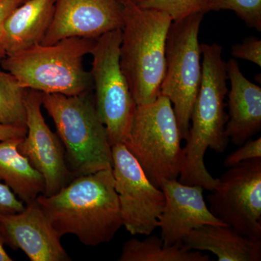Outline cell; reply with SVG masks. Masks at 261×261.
<instances>
[{"instance_id": "cell-1", "label": "cell", "mask_w": 261, "mask_h": 261, "mask_svg": "<svg viewBox=\"0 0 261 261\" xmlns=\"http://www.w3.org/2000/svg\"><path fill=\"white\" fill-rule=\"evenodd\" d=\"M36 201L61 238L74 235L86 246L109 243L123 226L112 168L75 177Z\"/></svg>"}, {"instance_id": "cell-2", "label": "cell", "mask_w": 261, "mask_h": 261, "mask_svg": "<svg viewBox=\"0 0 261 261\" xmlns=\"http://www.w3.org/2000/svg\"><path fill=\"white\" fill-rule=\"evenodd\" d=\"M202 80L193 111L190 130L183 148L184 163L179 181L200 185L212 191L217 179L207 171L204 162L207 149L225 152L229 139L226 135L228 116L225 111L228 92L226 63L219 44H201Z\"/></svg>"}, {"instance_id": "cell-3", "label": "cell", "mask_w": 261, "mask_h": 261, "mask_svg": "<svg viewBox=\"0 0 261 261\" xmlns=\"http://www.w3.org/2000/svg\"><path fill=\"white\" fill-rule=\"evenodd\" d=\"M120 65L137 106L154 102L166 71V39L173 20L165 13L122 4Z\"/></svg>"}, {"instance_id": "cell-4", "label": "cell", "mask_w": 261, "mask_h": 261, "mask_svg": "<svg viewBox=\"0 0 261 261\" xmlns=\"http://www.w3.org/2000/svg\"><path fill=\"white\" fill-rule=\"evenodd\" d=\"M96 39L69 37L55 44H39L6 56L0 65L14 76L20 87L41 93L79 95L92 91L90 71L84 60Z\"/></svg>"}, {"instance_id": "cell-5", "label": "cell", "mask_w": 261, "mask_h": 261, "mask_svg": "<svg viewBox=\"0 0 261 261\" xmlns=\"http://www.w3.org/2000/svg\"><path fill=\"white\" fill-rule=\"evenodd\" d=\"M42 104L56 125L74 178L112 168V146L92 91L74 96L42 93Z\"/></svg>"}, {"instance_id": "cell-6", "label": "cell", "mask_w": 261, "mask_h": 261, "mask_svg": "<svg viewBox=\"0 0 261 261\" xmlns=\"http://www.w3.org/2000/svg\"><path fill=\"white\" fill-rule=\"evenodd\" d=\"M172 104L160 94L154 102L137 106L124 145L149 181L161 187L164 179H177L184 151Z\"/></svg>"}, {"instance_id": "cell-7", "label": "cell", "mask_w": 261, "mask_h": 261, "mask_svg": "<svg viewBox=\"0 0 261 261\" xmlns=\"http://www.w3.org/2000/svg\"><path fill=\"white\" fill-rule=\"evenodd\" d=\"M204 15L197 13L173 20L166 39V71L160 94L172 104L181 139L185 140L202 80L198 37Z\"/></svg>"}, {"instance_id": "cell-8", "label": "cell", "mask_w": 261, "mask_h": 261, "mask_svg": "<svg viewBox=\"0 0 261 261\" xmlns=\"http://www.w3.org/2000/svg\"><path fill=\"white\" fill-rule=\"evenodd\" d=\"M122 29L96 39L90 55L96 110L111 146L126 142L137 104L120 65Z\"/></svg>"}, {"instance_id": "cell-9", "label": "cell", "mask_w": 261, "mask_h": 261, "mask_svg": "<svg viewBox=\"0 0 261 261\" xmlns=\"http://www.w3.org/2000/svg\"><path fill=\"white\" fill-rule=\"evenodd\" d=\"M207 196L215 217L242 234L261 238V159L228 168Z\"/></svg>"}, {"instance_id": "cell-10", "label": "cell", "mask_w": 261, "mask_h": 261, "mask_svg": "<svg viewBox=\"0 0 261 261\" xmlns=\"http://www.w3.org/2000/svg\"><path fill=\"white\" fill-rule=\"evenodd\" d=\"M113 173L123 226L132 235H148L159 228L164 193L146 176L123 143L112 146Z\"/></svg>"}, {"instance_id": "cell-11", "label": "cell", "mask_w": 261, "mask_h": 261, "mask_svg": "<svg viewBox=\"0 0 261 261\" xmlns=\"http://www.w3.org/2000/svg\"><path fill=\"white\" fill-rule=\"evenodd\" d=\"M42 108V93L27 89V132L19 143L18 150L44 177L45 191L43 195L51 196L66 186L74 176L67 165L63 144L46 123Z\"/></svg>"}, {"instance_id": "cell-12", "label": "cell", "mask_w": 261, "mask_h": 261, "mask_svg": "<svg viewBox=\"0 0 261 261\" xmlns=\"http://www.w3.org/2000/svg\"><path fill=\"white\" fill-rule=\"evenodd\" d=\"M123 25V8L117 0H56L53 22L42 44L69 37L97 39Z\"/></svg>"}, {"instance_id": "cell-13", "label": "cell", "mask_w": 261, "mask_h": 261, "mask_svg": "<svg viewBox=\"0 0 261 261\" xmlns=\"http://www.w3.org/2000/svg\"><path fill=\"white\" fill-rule=\"evenodd\" d=\"M0 230L5 245L20 249L32 261L71 260L37 201L21 212L0 216Z\"/></svg>"}, {"instance_id": "cell-14", "label": "cell", "mask_w": 261, "mask_h": 261, "mask_svg": "<svg viewBox=\"0 0 261 261\" xmlns=\"http://www.w3.org/2000/svg\"><path fill=\"white\" fill-rule=\"evenodd\" d=\"M160 188L166 202L159 218V228L166 246L182 243L192 231L205 225H226L211 212L204 200V189L200 185L164 179Z\"/></svg>"}, {"instance_id": "cell-15", "label": "cell", "mask_w": 261, "mask_h": 261, "mask_svg": "<svg viewBox=\"0 0 261 261\" xmlns=\"http://www.w3.org/2000/svg\"><path fill=\"white\" fill-rule=\"evenodd\" d=\"M226 73L230 90L226 135L233 145L240 146L260 132L261 88L247 80L233 58L226 63Z\"/></svg>"}, {"instance_id": "cell-16", "label": "cell", "mask_w": 261, "mask_h": 261, "mask_svg": "<svg viewBox=\"0 0 261 261\" xmlns=\"http://www.w3.org/2000/svg\"><path fill=\"white\" fill-rule=\"evenodd\" d=\"M56 0H25L4 24L3 45L6 56L42 44L49 30Z\"/></svg>"}, {"instance_id": "cell-17", "label": "cell", "mask_w": 261, "mask_h": 261, "mask_svg": "<svg viewBox=\"0 0 261 261\" xmlns=\"http://www.w3.org/2000/svg\"><path fill=\"white\" fill-rule=\"evenodd\" d=\"M182 243L190 250L210 252L219 261H260L261 238H249L227 225H205Z\"/></svg>"}, {"instance_id": "cell-18", "label": "cell", "mask_w": 261, "mask_h": 261, "mask_svg": "<svg viewBox=\"0 0 261 261\" xmlns=\"http://www.w3.org/2000/svg\"><path fill=\"white\" fill-rule=\"evenodd\" d=\"M23 138L0 141V181L9 187L25 205L34 202L45 191V181L20 153L18 145Z\"/></svg>"}, {"instance_id": "cell-19", "label": "cell", "mask_w": 261, "mask_h": 261, "mask_svg": "<svg viewBox=\"0 0 261 261\" xmlns=\"http://www.w3.org/2000/svg\"><path fill=\"white\" fill-rule=\"evenodd\" d=\"M210 255L190 250L183 243L166 246L162 239L148 235L145 240L130 239L123 245L119 261H210Z\"/></svg>"}, {"instance_id": "cell-20", "label": "cell", "mask_w": 261, "mask_h": 261, "mask_svg": "<svg viewBox=\"0 0 261 261\" xmlns=\"http://www.w3.org/2000/svg\"><path fill=\"white\" fill-rule=\"evenodd\" d=\"M25 92L13 75L0 70V123L27 127Z\"/></svg>"}, {"instance_id": "cell-21", "label": "cell", "mask_w": 261, "mask_h": 261, "mask_svg": "<svg viewBox=\"0 0 261 261\" xmlns=\"http://www.w3.org/2000/svg\"><path fill=\"white\" fill-rule=\"evenodd\" d=\"M210 2L211 0H145L137 5L165 12L173 21L197 13H208Z\"/></svg>"}, {"instance_id": "cell-22", "label": "cell", "mask_w": 261, "mask_h": 261, "mask_svg": "<svg viewBox=\"0 0 261 261\" xmlns=\"http://www.w3.org/2000/svg\"><path fill=\"white\" fill-rule=\"evenodd\" d=\"M208 10H231L247 27L261 32V0H211Z\"/></svg>"}, {"instance_id": "cell-23", "label": "cell", "mask_w": 261, "mask_h": 261, "mask_svg": "<svg viewBox=\"0 0 261 261\" xmlns=\"http://www.w3.org/2000/svg\"><path fill=\"white\" fill-rule=\"evenodd\" d=\"M261 159V138L247 141L240 145L237 150L228 154L224 160V164L226 168L238 166L240 163L250 160Z\"/></svg>"}, {"instance_id": "cell-24", "label": "cell", "mask_w": 261, "mask_h": 261, "mask_svg": "<svg viewBox=\"0 0 261 261\" xmlns=\"http://www.w3.org/2000/svg\"><path fill=\"white\" fill-rule=\"evenodd\" d=\"M231 56L261 67L260 39L255 37L245 38L242 43L232 46Z\"/></svg>"}, {"instance_id": "cell-25", "label": "cell", "mask_w": 261, "mask_h": 261, "mask_svg": "<svg viewBox=\"0 0 261 261\" xmlns=\"http://www.w3.org/2000/svg\"><path fill=\"white\" fill-rule=\"evenodd\" d=\"M25 206L9 187L0 183V216L21 212Z\"/></svg>"}, {"instance_id": "cell-26", "label": "cell", "mask_w": 261, "mask_h": 261, "mask_svg": "<svg viewBox=\"0 0 261 261\" xmlns=\"http://www.w3.org/2000/svg\"><path fill=\"white\" fill-rule=\"evenodd\" d=\"M25 0H0V62L6 57L3 45V29L10 13L23 4Z\"/></svg>"}, {"instance_id": "cell-27", "label": "cell", "mask_w": 261, "mask_h": 261, "mask_svg": "<svg viewBox=\"0 0 261 261\" xmlns=\"http://www.w3.org/2000/svg\"><path fill=\"white\" fill-rule=\"evenodd\" d=\"M27 128L25 126L0 123V141L14 138H23L27 135Z\"/></svg>"}, {"instance_id": "cell-28", "label": "cell", "mask_w": 261, "mask_h": 261, "mask_svg": "<svg viewBox=\"0 0 261 261\" xmlns=\"http://www.w3.org/2000/svg\"><path fill=\"white\" fill-rule=\"evenodd\" d=\"M4 239L0 230V261H13V259L8 255L5 249Z\"/></svg>"}, {"instance_id": "cell-29", "label": "cell", "mask_w": 261, "mask_h": 261, "mask_svg": "<svg viewBox=\"0 0 261 261\" xmlns=\"http://www.w3.org/2000/svg\"><path fill=\"white\" fill-rule=\"evenodd\" d=\"M120 4H124V3H135V4H140L142 2L145 1V0H117Z\"/></svg>"}]
</instances>
